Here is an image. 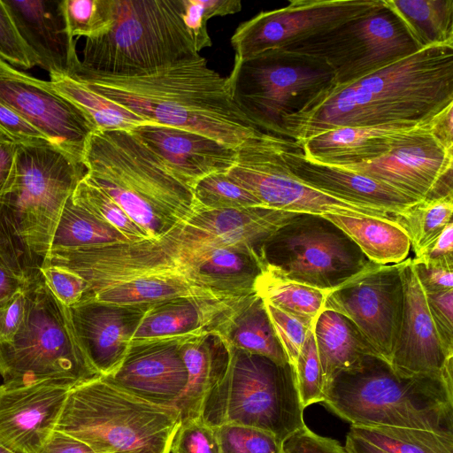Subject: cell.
<instances>
[{
	"mask_svg": "<svg viewBox=\"0 0 453 453\" xmlns=\"http://www.w3.org/2000/svg\"><path fill=\"white\" fill-rule=\"evenodd\" d=\"M453 103V45L421 49L375 73L334 87L288 116V139L299 142L338 127L424 124Z\"/></svg>",
	"mask_w": 453,
	"mask_h": 453,
	"instance_id": "6da1fadb",
	"label": "cell"
},
{
	"mask_svg": "<svg viewBox=\"0 0 453 453\" xmlns=\"http://www.w3.org/2000/svg\"><path fill=\"white\" fill-rule=\"evenodd\" d=\"M69 75L149 122L206 135L234 149L260 132L234 101L226 77L200 55L141 76L96 74L81 68V62Z\"/></svg>",
	"mask_w": 453,
	"mask_h": 453,
	"instance_id": "7a4b0ae2",
	"label": "cell"
},
{
	"mask_svg": "<svg viewBox=\"0 0 453 453\" xmlns=\"http://www.w3.org/2000/svg\"><path fill=\"white\" fill-rule=\"evenodd\" d=\"M351 426H388L453 434V361L441 374L403 376L365 356L326 385L322 403Z\"/></svg>",
	"mask_w": 453,
	"mask_h": 453,
	"instance_id": "3957f363",
	"label": "cell"
},
{
	"mask_svg": "<svg viewBox=\"0 0 453 453\" xmlns=\"http://www.w3.org/2000/svg\"><path fill=\"white\" fill-rule=\"evenodd\" d=\"M86 175L157 240L195 212L193 191L127 131H94L83 156Z\"/></svg>",
	"mask_w": 453,
	"mask_h": 453,
	"instance_id": "277c9868",
	"label": "cell"
},
{
	"mask_svg": "<svg viewBox=\"0 0 453 453\" xmlns=\"http://www.w3.org/2000/svg\"><path fill=\"white\" fill-rule=\"evenodd\" d=\"M180 424L176 407L150 403L101 375L70 389L56 429L96 453H170Z\"/></svg>",
	"mask_w": 453,
	"mask_h": 453,
	"instance_id": "5b68a950",
	"label": "cell"
},
{
	"mask_svg": "<svg viewBox=\"0 0 453 453\" xmlns=\"http://www.w3.org/2000/svg\"><path fill=\"white\" fill-rule=\"evenodd\" d=\"M112 1L110 30L86 39L81 59L84 70L141 76L199 55L182 20V0Z\"/></svg>",
	"mask_w": 453,
	"mask_h": 453,
	"instance_id": "8992f818",
	"label": "cell"
},
{
	"mask_svg": "<svg viewBox=\"0 0 453 453\" xmlns=\"http://www.w3.org/2000/svg\"><path fill=\"white\" fill-rule=\"evenodd\" d=\"M293 367L230 346L226 371L207 396L200 418L211 426L259 428L285 441L305 426Z\"/></svg>",
	"mask_w": 453,
	"mask_h": 453,
	"instance_id": "52a82bcc",
	"label": "cell"
},
{
	"mask_svg": "<svg viewBox=\"0 0 453 453\" xmlns=\"http://www.w3.org/2000/svg\"><path fill=\"white\" fill-rule=\"evenodd\" d=\"M27 309L13 338L0 343L3 383L64 380L75 385L101 376L75 333L69 308L42 273L26 289Z\"/></svg>",
	"mask_w": 453,
	"mask_h": 453,
	"instance_id": "ba28073f",
	"label": "cell"
},
{
	"mask_svg": "<svg viewBox=\"0 0 453 453\" xmlns=\"http://www.w3.org/2000/svg\"><path fill=\"white\" fill-rule=\"evenodd\" d=\"M234 101L260 132L286 137L283 121L335 87L334 74L320 58L276 49L234 62L226 77Z\"/></svg>",
	"mask_w": 453,
	"mask_h": 453,
	"instance_id": "9c48e42d",
	"label": "cell"
},
{
	"mask_svg": "<svg viewBox=\"0 0 453 453\" xmlns=\"http://www.w3.org/2000/svg\"><path fill=\"white\" fill-rule=\"evenodd\" d=\"M83 164L51 143L19 145L0 209L29 253L42 265L65 203L86 174Z\"/></svg>",
	"mask_w": 453,
	"mask_h": 453,
	"instance_id": "30bf717a",
	"label": "cell"
},
{
	"mask_svg": "<svg viewBox=\"0 0 453 453\" xmlns=\"http://www.w3.org/2000/svg\"><path fill=\"white\" fill-rule=\"evenodd\" d=\"M263 267L287 280L330 291L376 264L324 216L298 213L260 248Z\"/></svg>",
	"mask_w": 453,
	"mask_h": 453,
	"instance_id": "8fae6325",
	"label": "cell"
},
{
	"mask_svg": "<svg viewBox=\"0 0 453 453\" xmlns=\"http://www.w3.org/2000/svg\"><path fill=\"white\" fill-rule=\"evenodd\" d=\"M284 49L325 60L334 74L335 88L358 81L420 50L385 3L363 16Z\"/></svg>",
	"mask_w": 453,
	"mask_h": 453,
	"instance_id": "7c38bea8",
	"label": "cell"
},
{
	"mask_svg": "<svg viewBox=\"0 0 453 453\" xmlns=\"http://www.w3.org/2000/svg\"><path fill=\"white\" fill-rule=\"evenodd\" d=\"M278 136L258 132L237 149L228 176L256 196L263 206L294 213L373 217L395 221V216L331 196L299 180L286 165Z\"/></svg>",
	"mask_w": 453,
	"mask_h": 453,
	"instance_id": "4fadbf2b",
	"label": "cell"
},
{
	"mask_svg": "<svg viewBox=\"0 0 453 453\" xmlns=\"http://www.w3.org/2000/svg\"><path fill=\"white\" fill-rule=\"evenodd\" d=\"M383 4V0H294L280 9L259 12L240 24L233 34L234 62L299 43Z\"/></svg>",
	"mask_w": 453,
	"mask_h": 453,
	"instance_id": "5bb4252c",
	"label": "cell"
},
{
	"mask_svg": "<svg viewBox=\"0 0 453 453\" xmlns=\"http://www.w3.org/2000/svg\"><path fill=\"white\" fill-rule=\"evenodd\" d=\"M401 263L377 265L365 270L330 290L324 304L325 309L348 318L376 356L388 364L398 340L404 307Z\"/></svg>",
	"mask_w": 453,
	"mask_h": 453,
	"instance_id": "9a60e30c",
	"label": "cell"
},
{
	"mask_svg": "<svg viewBox=\"0 0 453 453\" xmlns=\"http://www.w3.org/2000/svg\"><path fill=\"white\" fill-rule=\"evenodd\" d=\"M340 167L389 185L419 201L453 196V150L433 136L427 122L397 134L384 156Z\"/></svg>",
	"mask_w": 453,
	"mask_h": 453,
	"instance_id": "2e32d148",
	"label": "cell"
},
{
	"mask_svg": "<svg viewBox=\"0 0 453 453\" xmlns=\"http://www.w3.org/2000/svg\"><path fill=\"white\" fill-rule=\"evenodd\" d=\"M0 102L54 146L83 164L85 148L96 127L81 109L58 93L50 81L30 76L0 58Z\"/></svg>",
	"mask_w": 453,
	"mask_h": 453,
	"instance_id": "e0dca14e",
	"label": "cell"
},
{
	"mask_svg": "<svg viewBox=\"0 0 453 453\" xmlns=\"http://www.w3.org/2000/svg\"><path fill=\"white\" fill-rule=\"evenodd\" d=\"M73 386L54 380L0 383V445L14 453H40Z\"/></svg>",
	"mask_w": 453,
	"mask_h": 453,
	"instance_id": "ac0fdd59",
	"label": "cell"
},
{
	"mask_svg": "<svg viewBox=\"0 0 453 453\" xmlns=\"http://www.w3.org/2000/svg\"><path fill=\"white\" fill-rule=\"evenodd\" d=\"M186 338L132 340L119 368L105 377L144 400L175 407L188 382L180 352Z\"/></svg>",
	"mask_w": 453,
	"mask_h": 453,
	"instance_id": "d6986e66",
	"label": "cell"
},
{
	"mask_svg": "<svg viewBox=\"0 0 453 453\" xmlns=\"http://www.w3.org/2000/svg\"><path fill=\"white\" fill-rule=\"evenodd\" d=\"M277 141L289 171L305 184L331 196L393 216L419 201L352 170L309 159L293 140L278 136Z\"/></svg>",
	"mask_w": 453,
	"mask_h": 453,
	"instance_id": "ffe728a7",
	"label": "cell"
},
{
	"mask_svg": "<svg viewBox=\"0 0 453 453\" xmlns=\"http://www.w3.org/2000/svg\"><path fill=\"white\" fill-rule=\"evenodd\" d=\"M150 304L80 301L68 307L78 339L101 375H111L119 368Z\"/></svg>",
	"mask_w": 453,
	"mask_h": 453,
	"instance_id": "44dd1931",
	"label": "cell"
},
{
	"mask_svg": "<svg viewBox=\"0 0 453 453\" xmlns=\"http://www.w3.org/2000/svg\"><path fill=\"white\" fill-rule=\"evenodd\" d=\"M130 133L191 189L211 174L227 173L235 163L236 149L186 129L150 123Z\"/></svg>",
	"mask_w": 453,
	"mask_h": 453,
	"instance_id": "7402d4cb",
	"label": "cell"
},
{
	"mask_svg": "<svg viewBox=\"0 0 453 453\" xmlns=\"http://www.w3.org/2000/svg\"><path fill=\"white\" fill-rule=\"evenodd\" d=\"M404 288L402 325L391 360V368L403 376L441 374L453 361L441 349L432 321L426 294L415 274L411 259L401 263Z\"/></svg>",
	"mask_w": 453,
	"mask_h": 453,
	"instance_id": "603a6c76",
	"label": "cell"
},
{
	"mask_svg": "<svg viewBox=\"0 0 453 453\" xmlns=\"http://www.w3.org/2000/svg\"><path fill=\"white\" fill-rule=\"evenodd\" d=\"M256 295L239 296H185L152 303L132 340L220 335L226 324Z\"/></svg>",
	"mask_w": 453,
	"mask_h": 453,
	"instance_id": "cb8c5ba5",
	"label": "cell"
},
{
	"mask_svg": "<svg viewBox=\"0 0 453 453\" xmlns=\"http://www.w3.org/2000/svg\"><path fill=\"white\" fill-rule=\"evenodd\" d=\"M26 44L50 74H70L79 65L62 0H3Z\"/></svg>",
	"mask_w": 453,
	"mask_h": 453,
	"instance_id": "d4e9b609",
	"label": "cell"
},
{
	"mask_svg": "<svg viewBox=\"0 0 453 453\" xmlns=\"http://www.w3.org/2000/svg\"><path fill=\"white\" fill-rule=\"evenodd\" d=\"M296 214L265 206L196 211L185 223L216 246L259 253L266 239Z\"/></svg>",
	"mask_w": 453,
	"mask_h": 453,
	"instance_id": "484cf974",
	"label": "cell"
},
{
	"mask_svg": "<svg viewBox=\"0 0 453 453\" xmlns=\"http://www.w3.org/2000/svg\"><path fill=\"white\" fill-rule=\"evenodd\" d=\"M418 125L420 124L338 127L296 143L309 159L329 165L344 166L384 156L397 134Z\"/></svg>",
	"mask_w": 453,
	"mask_h": 453,
	"instance_id": "4316f807",
	"label": "cell"
},
{
	"mask_svg": "<svg viewBox=\"0 0 453 453\" xmlns=\"http://www.w3.org/2000/svg\"><path fill=\"white\" fill-rule=\"evenodd\" d=\"M180 352L188 372L187 386L175 405L181 421L200 418L207 396L226 371L230 345L219 333H208L187 337Z\"/></svg>",
	"mask_w": 453,
	"mask_h": 453,
	"instance_id": "83f0119b",
	"label": "cell"
},
{
	"mask_svg": "<svg viewBox=\"0 0 453 453\" xmlns=\"http://www.w3.org/2000/svg\"><path fill=\"white\" fill-rule=\"evenodd\" d=\"M313 331L324 390L338 372L352 368L367 355L376 356L353 323L334 311L324 308Z\"/></svg>",
	"mask_w": 453,
	"mask_h": 453,
	"instance_id": "f1b7e54d",
	"label": "cell"
},
{
	"mask_svg": "<svg viewBox=\"0 0 453 453\" xmlns=\"http://www.w3.org/2000/svg\"><path fill=\"white\" fill-rule=\"evenodd\" d=\"M185 296H225L199 286L182 273H162L110 284L84 295L81 301L126 305L152 303Z\"/></svg>",
	"mask_w": 453,
	"mask_h": 453,
	"instance_id": "f546056e",
	"label": "cell"
},
{
	"mask_svg": "<svg viewBox=\"0 0 453 453\" xmlns=\"http://www.w3.org/2000/svg\"><path fill=\"white\" fill-rule=\"evenodd\" d=\"M324 217L342 229L376 265L399 264L410 252V239L395 221L366 216L327 214Z\"/></svg>",
	"mask_w": 453,
	"mask_h": 453,
	"instance_id": "4dcf8cb0",
	"label": "cell"
},
{
	"mask_svg": "<svg viewBox=\"0 0 453 453\" xmlns=\"http://www.w3.org/2000/svg\"><path fill=\"white\" fill-rule=\"evenodd\" d=\"M221 335L236 349L265 357L280 365L288 364L265 302L257 294L226 324Z\"/></svg>",
	"mask_w": 453,
	"mask_h": 453,
	"instance_id": "1f68e13d",
	"label": "cell"
},
{
	"mask_svg": "<svg viewBox=\"0 0 453 453\" xmlns=\"http://www.w3.org/2000/svg\"><path fill=\"white\" fill-rule=\"evenodd\" d=\"M421 50L453 45V0H384Z\"/></svg>",
	"mask_w": 453,
	"mask_h": 453,
	"instance_id": "d6a6232c",
	"label": "cell"
},
{
	"mask_svg": "<svg viewBox=\"0 0 453 453\" xmlns=\"http://www.w3.org/2000/svg\"><path fill=\"white\" fill-rule=\"evenodd\" d=\"M50 77L52 88L81 109L98 131L130 132L151 123L93 91L72 75L55 73Z\"/></svg>",
	"mask_w": 453,
	"mask_h": 453,
	"instance_id": "836d02e7",
	"label": "cell"
},
{
	"mask_svg": "<svg viewBox=\"0 0 453 453\" xmlns=\"http://www.w3.org/2000/svg\"><path fill=\"white\" fill-rule=\"evenodd\" d=\"M127 242L131 241L121 232L75 204L71 196L65 203L58 219L50 251L98 248Z\"/></svg>",
	"mask_w": 453,
	"mask_h": 453,
	"instance_id": "e575fe53",
	"label": "cell"
},
{
	"mask_svg": "<svg viewBox=\"0 0 453 453\" xmlns=\"http://www.w3.org/2000/svg\"><path fill=\"white\" fill-rule=\"evenodd\" d=\"M256 294L265 303L312 325L324 309L328 291L287 280L263 267L254 284Z\"/></svg>",
	"mask_w": 453,
	"mask_h": 453,
	"instance_id": "d590c367",
	"label": "cell"
},
{
	"mask_svg": "<svg viewBox=\"0 0 453 453\" xmlns=\"http://www.w3.org/2000/svg\"><path fill=\"white\" fill-rule=\"evenodd\" d=\"M349 433L388 453H453V434L388 426H350Z\"/></svg>",
	"mask_w": 453,
	"mask_h": 453,
	"instance_id": "8d00e7d4",
	"label": "cell"
},
{
	"mask_svg": "<svg viewBox=\"0 0 453 453\" xmlns=\"http://www.w3.org/2000/svg\"><path fill=\"white\" fill-rule=\"evenodd\" d=\"M41 266L0 209V300L25 291L41 273Z\"/></svg>",
	"mask_w": 453,
	"mask_h": 453,
	"instance_id": "74e56055",
	"label": "cell"
},
{
	"mask_svg": "<svg viewBox=\"0 0 453 453\" xmlns=\"http://www.w3.org/2000/svg\"><path fill=\"white\" fill-rule=\"evenodd\" d=\"M453 196L424 199L395 215L407 234L415 255L452 221Z\"/></svg>",
	"mask_w": 453,
	"mask_h": 453,
	"instance_id": "f35d334b",
	"label": "cell"
},
{
	"mask_svg": "<svg viewBox=\"0 0 453 453\" xmlns=\"http://www.w3.org/2000/svg\"><path fill=\"white\" fill-rule=\"evenodd\" d=\"M72 200L101 221L118 229L131 242L150 240L148 234L86 174L77 184L72 195Z\"/></svg>",
	"mask_w": 453,
	"mask_h": 453,
	"instance_id": "ab89813d",
	"label": "cell"
},
{
	"mask_svg": "<svg viewBox=\"0 0 453 453\" xmlns=\"http://www.w3.org/2000/svg\"><path fill=\"white\" fill-rule=\"evenodd\" d=\"M192 191L195 211L263 206L256 196L225 173L202 179Z\"/></svg>",
	"mask_w": 453,
	"mask_h": 453,
	"instance_id": "60d3db41",
	"label": "cell"
},
{
	"mask_svg": "<svg viewBox=\"0 0 453 453\" xmlns=\"http://www.w3.org/2000/svg\"><path fill=\"white\" fill-rule=\"evenodd\" d=\"M72 36L95 38L106 34L114 20L112 0H62Z\"/></svg>",
	"mask_w": 453,
	"mask_h": 453,
	"instance_id": "b9f144b4",
	"label": "cell"
},
{
	"mask_svg": "<svg viewBox=\"0 0 453 453\" xmlns=\"http://www.w3.org/2000/svg\"><path fill=\"white\" fill-rule=\"evenodd\" d=\"M213 427L219 453H284L283 441L265 430L230 424Z\"/></svg>",
	"mask_w": 453,
	"mask_h": 453,
	"instance_id": "7bdbcfd3",
	"label": "cell"
},
{
	"mask_svg": "<svg viewBox=\"0 0 453 453\" xmlns=\"http://www.w3.org/2000/svg\"><path fill=\"white\" fill-rule=\"evenodd\" d=\"M314 325V324H313ZM313 325L309 328L294 368L303 407L324 401V382L317 351Z\"/></svg>",
	"mask_w": 453,
	"mask_h": 453,
	"instance_id": "ee69618b",
	"label": "cell"
},
{
	"mask_svg": "<svg viewBox=\"0 0 453 453\" xmlns=\"http://www.w3.org/2000/svg\"><path fill=\"white\" fill-rule=\"evenodd\" d=\"M170 453H219L215 428L201 418L181 420Z\"/></svg>",
	"mask_w": 453,
	"mask_h": 453,
	"instance_id": "f6af8a7d",
	"label": "cell"
},
{
	"mask_svg": "<svg viewBox=\"0 0 453 453\" xmlns=\"http://www.w3.org/2000/svg\"><path fill=\"white\" fill-rule=\"evenodd\" d=\"M0 58L22 69L38 65L36 56L19 35L3 0H0Z\"/></svg>",
	"mask_w": 453,
	"mask_h": 453,
	"instance_id": "bcb514c9",
	"label": "cell"
},
{
	"mask_svg": "<svg viewBox=\"0 0 453 453\" xmlns=\"http://www.w3.org/2000/svg\"><path fill=\"white\" fill-rule=\"evenodd\" d=\"M265 304L276 337L286 354L288 364L294 369L306 334L313 324L308 325L268 303L265 302Z\"/></svg>",
	"mask_w": 453,
	"mask_h": 453,
	"instance_id": "7dc6e473",
	"label": "cell"
},
{
	"mask_svg": "<svg viewBox=\"0 0 453 453\" xmlns=\"http://www.w3.org/2000/svg\"><path fill=\"white\" fill-rule=\"evenodd\" d=\"M42 275L52 294L66 307L79 303L86 289L84 279L74 272L56 265L41 266Z\"/></svg>",
	"mask_w": 453,
	"mask_h": 453,
	"instance_id": "c3c4849f",
	"label": "cell"
},
{
	"mask_svg": "<svg viewBox=\"0 0 453 453\" xmlns=\"http://www.w3.org/2000/svg\"><path fill=\"white\" fill-rule=\"evenodd\" d=\"M426 298L441 349L447 357H453V289L426 294Z\"/></svg>",
	"mask_w": 453,
	"mask_h": 453,
	"instance_id": "681fc988",
	"label": "cell"
},
{
	"mask_svg": "<svg viewBox=\"0 0 453 453\" xmlns=\"http://www.w3.org/2000/svg\"><path fill=\"white\" fill-rule=\"evenodd\" d=\"M0 131L19 145L51 143L42 133L2 102H0Z\"/></svg>",
	"mask_w": 453,
	"mask_h": 453,
	"instance_id": "f907efd6",
	"label": "cell"
},
{
	"mask_svg": "<svg viewBox=\"0 0 453 453\" xmlns=\"http://www.w3.org/2000/svg\"><path fill=\"white\" fill-rule=\"evenodd\" d=\"M284 453H349L338 441L315 434L306 426L283 442Z\"/></svg>",
	"mask_w": 453,
	"mask_h": 453,
	"instance_id": "816d5d0a",
	"label": "cell"
},
{
	"mask_svg": "<svg viewBox=\"0 0 453 453\" xmlns=\"http://www.w3.org/2000/svg\"><path fill=\"white\" fill-rule=\"evenodd\" d=\"M27 309L25 291L0 300V343L11 341L21 326Z\"/></svg>",
	"mask_w": 453,
	"mask_h": 453,
	"instance_id": "f5cc1de1",
	"label": "cell"
},
{
	"mask_svg": "<svg viewBox=\"0 0 453 453\" xmlns=\"http://www.w3.org/2000/svg\"><path fill=\"white\" fill-rule=\"evenodd\" d=\"M411 261L453 267V220L443 228L438 236L417 253Z\"/></svg>",
	"mask_w": 453,
	"mask_h": 453,
	"instance_id": "db71d44e",
	"label": "cell"
},
{
	"mask_svg": "<svg viewBox=\"0 0 453 453\" xmlns=\"http://www.w3.org/2000/svg\"><path fill=\"white\" fill-rule=\"evenodd\" d=\"M182 20L199 53L202 50L212 45L207 28L208 19L201 0H182Z\"/></svg>",
	"mask_w": 453,
	"mask_h": 453,
	"instance_id": "11a10c76",
	"label": "cell"
},
{
	"mask_svg": "<svg viewBox=\"0 0 453 453\" xmlns=\"http://www.w3.org/2000/svg\"><path fill=\"white\" fill-rule=\"evenodd\" d=\"M412 265L425 294L440 293L453 289V267L413 262Z\"/></svg>",
	"mask_w": 453,
	"mask_h": 453,
	"instance_id": "9f6ffc18",
	"label": "cell"
},
{
	"mask_svg": "<svg viewBox=\"0 0 453 453\" xmlns=\"http://www.w3.org/2000/svg\"><path fill=\"white\" fill-rule=\"evenodd\" d=\"M40 453H96L84 441L55 429Z\"/></svg>",
	"mask_w": 453,
	"mask_h": 453,
	"instance_id": "6f0895ef",
	"label": "cell"
},
{
	"mask_svg": "<svg viewBox=\"0 0 453 453\" xmlns=\"http://www.w3.org/2000/svg\"><path fill=\"white\" fill-rule=\"evenodd\" d=\"M433 136L445 148L453 150V103L427 121Z\"/></svg>",
	"mask_w": 453,
	"mask_h": 453,
	"instance_id": "680465c9",
	"label": "cell"
},
{
	"mask_svg": "<svg viewBox=\"0 0 453 453\" xmlns=\"http://www.w3.org/2000/svg\"><path fill=\"white\" fill-rule=\"evenodd\" d=\"M18 146L19 144L0 131V195L7 188L11 181Z\"/></svg>",
	"mask_w": 453,
	"mask_h": 453,
	"instance_id": "91938a15",
	"label": "cell"
},
{
	"mask_svg": "<svg viewBox=\"0 0 453 453\" xmlns=\"http://www.w3.org/2000/svg\"><path fill=\"white\" fill-rule=\"evenodd\" d=\"M207 19L234 14L242 10L240 0H201Z\"/></svg>",
	"mask_w": 453,
	"mask_h": 453,
	"instance_id": "94428289",
	"label": "cell"
},
{
	"mask_svg": "<svg viewBox=\"0 0 453 453\" xmlns=\"http://www.w3.org/2000/svg\"><path fill=\"white\" fill-rule=\"evenodd\" d=\"M344 446L349 453H388L349 432Z\"/></svg>",
	"mask_w": 453,
	"mask_h": 453,
	"instance_id": "6125c7cd",
	"label": "cell"
},
{
	"mask_svg": "<svg viewBox=\"0 0 453 453\" xmlns=\"http://www.w3.org/2000/svg\"><path fill=\"white\" fill-rule=\"evenodd\" d=\"M0 453H14L12 450L4 448V446L0 445Z\"/></svg>",
	"mask_w": 453,
	"mask_h": 453,
	"instance_id": "be15d7a7",
	"label": "cell"
}]
</instances>
